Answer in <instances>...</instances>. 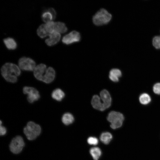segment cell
Segmentation results:
<instances>
[{"instance_id": "obj_1", "label": "cell", "mask_w": 160, "mask_h": 160, "mask_svg": "<svg viewBox=\"0 0 160 160\" xmlns=\"http://www.w3.org/2000/svg\"><path fill=\"white\" fill-rule=\"evenodd\" d=\"M33 74L38 80L46 83L52 82L54 79L55 72L51 67L47 68L46 65L43 63L36 65L33 70Z\"/></svg>"}, {"instance_id": "obj_2", "label": "cell", "mask_w": 160, "mask_h": 160, "mask_svg": "<svg viewBox=\"0 0 160 160\" xmlns=\"http://www.w3.org/2000/svg\"><path fill=\"white\" fill-rule=\"evenodd\" d=\"M1 70L3 77L7 81L11 83L16 82L17 77L21 74L19 67L15 64L10 63H5Z\"/></svg>"}, {"instance_id": "obj_3", "label": "cell", "mask_w": 160, "mask_h": 160, "mask_svg": "<svg viewBox=\"0 0 160 160\" xmlns=\"http://www.w3.org/2000/svg\"><path fill=\"white\" fill-rule=\"evenodd\" d=\"M23 131L27 139L29 140L32 141L40 135L41 128L39 124L30 121L28 122L26 126L23 128Z\"/></svg>"}, {"instance_id": "obj_4", "label": "cell", "mask_w": 160, "mask_h": 160, "mask_svg": "<svg viewBox=\"0 0 160 160\" xmlns=\"http://www.w3.org/2000/svg\"><path fill=\"white\" fill-rule=\"evenodd\" d=\"M111 18V14L105 9L102 8L93 16L92 21L95 25L100 26L108 23Z\"/></svg>"}, {"instance_id": "obj_5", "label": "cell", "mask_w": 160, "mask_h": 160, "mask_svg": "<svg viewBox=\"0 0 160 160\" xmlns=\"http://www.w3.org/2000/svg\"><path fill=\"white\" fill-rule=\"evenodd\" d=\"M107 120L110 123V127L113 129L121 127L123 124L124 117L121 113L114 111H111L108 114Z\"/></svg>"}, {"instance_id": "obj_6", "label": "cell", "mask_w": 160, "mask_h": 160, "mask_svg": "<svg viewBox=\"0 0 160 160\" xmlns=\"http://www.w3.org/2000/svg\"><path fill=\"white\" fill-rule=\"evenodd\" d=\"M25 145L23 137L20 135H17L12 139L9 144V148L12 153L17 154L22 151Z\"/></svg>"}, {"instance_id": "obj_7", "label": "cell", "mask_w": 160, "mask_h": 160, "mask_svg": "<svg viewBox=\"0 0 160 160\" xmlns=\"http://www.w3.org/2000/svg\"><path fill=\"white\" fill-rule=\"evenodd\" d=\"M18 64L20 68L24 71H33L36 66V63L33 59L25 57L19 59Z\"/></svg>"}, {"instance_id": "obj_8", "label": "cell", "mask_w": 160, "mask_h": 160, "mask_svg": "<svg viewBox=\"0 0 160 160\" xmlns=\"http://www.w3.org/2000/svg\"><path fill=\"white\" fill-rule=\"evenodd\" d=\"M23 92L24 94L27 95V100L30 103L37 100L40 97L39 91L33 87H24L23 88Z\"/></svg>"}, {"instance_id": "obj_9", "label": "cell", "mask_w": 160, "mask_h": 160, "mask_svg": "<svg viewBox=\"0 0 160 160\" xmlns=\"http://www.w3.org/2000/svg\"><path fill=\"white\" fill-rule=\"evenodd\" d=\"M81 39L80 33L75 31H72L63 36L62 41L63 43L69 45L79 42Z\"/></svg>"}, {"instance_id": "obj_10", "label": "cell", "mask_w": 160, "mask_h": 160, "mask_svg": "<svg viewBox=\"0 0 160 160\" xmlns=\"http://www.w3.org/2000/svg\"><path fill=\"white\" fill-rule=\"evenodd\" d=\"M48 36L49 37L45 39V42L49 46L57 44L61 38L60 34L55 31L49 33Z\"/></svg>"}, {"instance_id": "obj_11", "label": "cell", "mask_w": 160, "mask_h": 160, "mask_svg": "<svg viewBox=\"0 0 160 160\" xmlns=\"http://www.w3.org/2000/svg\"><path fill=\"white\" fill-rule=\"evenodd\" d=\"M100 97L106 108H108L111 105V98L108 91L106 89L102 90L100 93Z\"/></svg>"}, {"instance_id": "obj_12", "label": "cell", "mask_w": 160, "mask_h": 160, "mask_svg": "<svg viewBox=\"0 0 160 160\" xmlns=\"http://www.w3.org/2000/svg\"><path fill=\"white\" fill-rule=\"evenodd\" d=\"M93 107L97 110L103 111L106 109L105 107L100 96L97 95L93 96L91 101Z\"/></svg>"}, {"instance_id": "obj_13", "label": "cell", "mask_w": 160, "mask_h": 160, "mask_svg": "<svg viewBox=\"0 0 160 160\" xmlns=\"http://www.w3.org/2000/svg\"><path fill=\"white\" fill-rule=\"evenodd\" d=\"M121 71L117 68H113L111 69L109 73V77L112 81L116 82L119 81V78L121 76Z\"/></svg>"}, {"instance_id": "obj_14", "label": "cell", "mask_w": 160, "mask_h": 160, "mask_svg": "<svg viewBox=\"0 0 160 160\" xmlns=\"http://www.w3.org/2000/svg\"><path fill=\"white\" fill-rule=\"evenodd\" d=\"M3 42L7 48L9 49H15L17 44L15 40L11 37H7L3 39Z\"/></svg>"}, {"instance_id": "obj_15", "label": "cell", "mask_w": 160, "mask_h": 160, "mask_svg": "<svg viewBox=\"0 0 160 160\" xmlns=\"http://www.w3.org/2000/svg\"><path fill=\"white\" fill-rule=\"evenodd\" d=\"M65 94L63 91L59 88L54 90L51 94L52 97L57 101H60L64 98Z\"/></svg>"}, {"instance_id": "obj_16", "label": "cell", "mask_w": 160, "mask_h": 160, "mask_svg": "<svg viewBox=\"0 0 160 160\" xmlns=\"http://www.w3.org/2000/svg\"><path fill=\"white\" fill-rule=\"evenodd\" d=\"M74 121V118L73 116L69 113H65L62 117V122L66 125H68L72 124Z\"/></svg>"}, {"instance_id": "obj_17", "label": "cell", "mask_w": 160, "mask_h": 160, "mask_svg": "<svg viewBox=\"0 0 160 160\" xmlns=\"http://www.w3.org/2000/svg\"><path fill=\"white\" fill-rule=\"evenodd\" d=\"M67 28L64 23L60 21L55 22V31L60 33H63L67 32Z\"/></svg>"}, {"instance_id": "obj_18", "label": "cell", "mask_w": 160, "mask_h": 160, "mask_svg": "<svg viewBox=\"0 0 160 160\" xmlns=\"http://www.w3.org/2000/svg\"><path fill=\"white\" fill-rule=\"evenodd\" d=\"M112 135L110 132H105L102 133L100 136V141L105 144H108L112 138Z\"/></svg>"}, {"instance_id": "obj_19", "label": "cell", "mask_w": 160, "mask_h": 160, "mask_svg": "<svg viewBox=\"0 0 160 160\" xmlns=\"http://www.w3.org/2000/svg\"><path fill=\"white\" fill-rule=\"evenodd\" d=\"M89 152L94 160H98L102 154L101 149L98 147L91 148Z\"/></svg>"}, {"instance_id": "obj_20", "label": "cell", "mask_w": 160, "mask_h": 160, "mask_svg": "<svg viewBox=\"0 0 160 160\" xmlns=\"http://www.w3.org/2000/svg\"><path fill=\"white\" fill-rule=\"evenodd\" d=\"M37 33L38 35L42 38L48 36L49 34L46 29L45 24H42L39 26L37 29Z\"/></svg>"}, {"instance_id": "obj_21", "label": "cell", "mask_w": 160, "mask_h": 160, "mask_svg": "<svg viewBox=\"0 0 160 160\" xmlns=\"http://www.w3.org/2000/svg\"><path fill=\"white\" fill-rule=\"evenodd\" d=\"M139 100L142 104L145 105L149 104L151 100L150 95L146 93L141 94L139 97Z\"/></svg>"}, {"instance_id": "obj_22", "label": "cell", "mask_w": 160, "mask_h": 160, "mask_svg": "<svg viewBox=\"0 0 160 160\" xmlns=\"http://www.w3.org/2000/svg\"><path fill=\"white\" fill-rule=\"evenodd\" d=\"M41 17L42 20L46 23L53 19L52 14L47 9L43 12Z\"/></svg>"}, {"instance_id": "obj_23", "label": "cell", "mask_w": 160, "mask_h": 160, "mask_svg": "<svg viewBox=\"0 0 160 160\" xmlns=\"http://www.w3.org/2000/svg\"><path fill=\"white\" fill-rule=\"evenodd\" d=\"M55 22L52 21L48 22L45 24V27L47 31L49 34L55 31Z\"/></svg>"}, {"instance_id": "obj_24", "label": "cell", "mask_w": 160, "mask_h": 160, "mask_svg": "<svg viewBox=\"0 0 160 160\" xmlns=\"http://www.w3.org/2000/svg\"><path fill=\"white\" fill-rule=\"evenodd\" d=\"M152 44L156 49H160V36H156L153 38Z\"/></svg>"}, {"instance_id": "obj_25", "label": "cell", "mask_w": 160, "mask_h": 160, "mask_svg": "<svg viewBox=\"0 0 160 160\" xmlns=\"http://www.w3.org/2000/svg\"><path fill=\"white\" fill-rule=\"evenodd\" d=\"M88 143L90 145H96L98 143V139L95 137H89L87 140Z\"/></svg>"}, {"instance_id": "obj_26", "label": "cell", "mask_w": 160, "mask_h": 160, "mask_svg": "<svg viewBox=\"0 0 160 160\" xmlns=\"http://www.w3.org/2000/svg\"><path fill=\"white\" fill-rule=\"evenodd\" d=\"M2 122L0 121V135L3 136L6 134L7 133V129L5 127L2 125Z\"/></svg>"}, {"instance_id": "obj_27", "label": "cell", "mask_w": 160, "mask_h": 160, "mask_svg": "<svg viewBox=\"0 0 160 160\" xmlns=\"http://www.w3.org/2000/svg\"><path fill=\"white\" fill-rule=\"evenodd\" d=\"M153 90L156 94L160 95V83H156L154 85Z\"/></svg>"}, {"instance_id": "obj_28", "label": "cell", "mask_w": 160, "mask_h": 160, "mask_svg": "<svg viewBox=\"0 0 160 160\" xmlns=\"http://www.w3.org/2000/svg\"><path fill=\"white\" fill-rule=\"evenodd\" d=\"M47 10L51 12L53 15V19H55L56 15V12L55 9L52 7H50Z\"/></svg>"}]
</instances>
